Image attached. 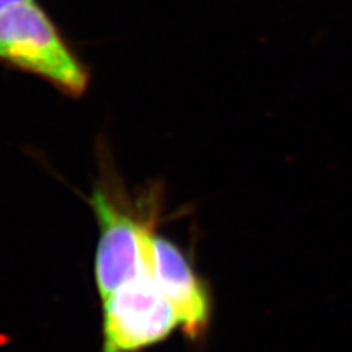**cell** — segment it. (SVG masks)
I'll return each instance as SVG.
<instances>
[{
  "label": "cell",
  "instance_id": "5",
  "mask_svg": "<svg viewBox=\"0 0 352 352\" xmlns=\"http://www.w3.org/2000/svg\"><path fill=\"white\" fill-rule=\"evenodd\" d=\"M22 2H28V0H0V12H3L5 9L14 6V5H18V3H22Z\"/></svg>",
  "mask_w": 352,
  "mask_h": 352
},
{
  "label": "cell",
  "instance_id": "4",
  "mask_svg": "<svg viewBox=\"0 0 352 352\" xmlns=\"http://www.w3.org/2000/svg\"><path fill=\"white\" fill-rule=\"evenodd\" d=\"M153 270L162 292L179 317L184 333L190 339L200 338L212 317L210 291L185 252L157 234L153 247Z\"/></svg>",
  "mask_w": 352,
  "mask_h": 352
},
{
  "label": "cell",
  "instance_id": "2",
  "mask_svg": "<svg viewBox=\"0 0 352 352\" xmlns=\"http://www.w3.org/2000/svg\"><path fill=\"white\" fill-rule=\"evenodd\" d=\"M0 60L41 76L72 97L82 96L90 80L85 66L36 0L0 12Z\"/></svg>",
  "mask_w": 352,
  "mask_h": 352
},
{
  "label": "cell",
  "instance_id": "1",
  "mask_svg": "<svg viewBox=\"0 0 352 352\" xmlns=\"http://www.w3.org/2000/svg\"><path fill=\"white\" fill-rule=\"evenodd\" d=\"M91 207L100 238L96 252V282L104 301L153 261L157 208L132 206L122 190L104 181L93 191Z\"/></svg>",
  "mask_w": 352,
  "mask_h": 352
},
{
  "label": "cell",
  "instance_id": "3",
  "mask_svg": "<svg viewBox=\"0 0 352 352\" xmlns=\"http://www.w3.org/2000/svg\"><path fill=\"white\" fill-rule=\"evenodd\" d=\"M181 329L179 317L160 289L153 261L103 301L102 352H138Z\"/></svg>",
  "mask_w": 352,
  "mask_h": 352
}]
</instances>
